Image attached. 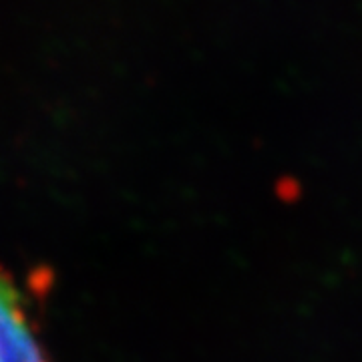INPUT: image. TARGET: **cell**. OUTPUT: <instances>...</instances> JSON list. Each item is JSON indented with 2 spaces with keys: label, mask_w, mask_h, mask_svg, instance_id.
I'll return each mask as SVG.
<instances>
[{
  "label": "cell",
  "mask_w": 362,
  "mask_h": 362,
  "mask_svg": "<svg viewBox=\"0 0 362 362\" xmlns=\"http://www.w3.org/2000/svg\"><path fill=\"white\" fill-rule=\"evenodd\" d=\"M0 362H51L25 286L0 266Z\"/></svg>",
  "instance_id": "6da1fadb"
}]
</instances>
